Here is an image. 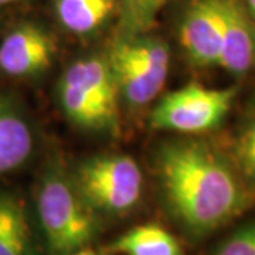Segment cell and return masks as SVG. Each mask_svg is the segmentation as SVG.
<instances>
[{"label": "cell", "mask_w": 255, "mask_h": 255, "mask_svg": "<svg viewBox=\"0 0 255 255\" xmlns=\"http://www.w3.org/2000/svg\"><path fill=\"white\" fill-rule=\"evenodd\" d=\"M155 169L166 206L194 236L226 226L254 201L236 162L199 139L162 143Z\"/></svg>", "instance_id": "6da1fadb"}, {"label": "cell", "mask_w": 255, "mask_h": 255, "mask_svg": "<svg viewBox=\"0 0 255 255\" xmlns=\"http://www.w3.org/2000/svg\"><path fill=\"white\" fill-rule=\"evenodd\" d=\"M37 216L50 255H74L97 234L95 211L77 189L71 170L58 159L43 167L36 189Z\"/></svg>", "instance_id": "7a4b0ae2"}, {"label": "cell", "mask_w": 255, "mask_h": 255, "mask_svg": "<svg viewBox=\"0 0 255 255\" xmlns=\"http://www.w3.org/2000/svg\"><path fill=\"white\" fill-rule=\"evenodd\" d=\"M85 203L95 213L125 214L140 200L143 177L137 162L124 153H102L81 160L71 170Z\"/></svg>", "instance_id": "3957f363"}, {"label": "cell", "mask_w": 255, "mask_h": 255, "mask_svg": "<svg viewBox=\"0 0 255 255\" xmlns=\"http://www.w3.org/2000/svg\"><path fill=\"white\" fill-rule=\"evenodd\" d=\"M107 58L121 100L133 108L152 102L164 87L170 67V51L157 37H121Z\"/></svg>", "instance_id": "277c9868"}, {"label": "cell", "mask_w": 255, "mask_h": 255, "mask_svg": "<svg viewBox=\"0 0 255 255\" xmlns=\"http://www.w3.org/2000/svg\"><path fill=\"white\" fill-rule=\"evenodd\" d=\"M236 94V87L210 88L199 82H189L157 102L150 114V125L179 133L207 132L219 127L227 117Z\"/></svg>", "instance_id": "5b68a950"}, {"label": "cell", "mask_w": 255, "mask_h": 255, "mask_svg": "<svg viewBox=\"0 0 255 255\" xmlns=\"http://www.w3.org/2000/svg\"><path fill=\"white\" fill-rule=\"evenodd\" d=\"M53 36L36 23H21L0 43V73L13 78H34L54 60Z\"/></svg>", "instance_id": "8992f818"}, {"label": "cell", "mask_w": 255, "mask_h": 255, "mask_svg": "<svg viewBox=\"0 0 255 255\" xmlns=\"http://www.w3.org/2000/svg\"><path fill=\"white\" fill-rule=\"evenodd\" d=\"M180 43L193 64L220 65L223 20L219 0H191L182 17Z\"/></svg>", "instance_id": "52a82bcc"}, {"label": "cell", "mask_w": 255, "mask_h": 255, "mask_svg": "<svg viewBox=\"0 0 255 255\" xmlns=\"http://www.w3.org/2000/svg\"><path fill=\"white\" fill-rule=\"evenodd\" d=\"M223 20L220 65L233 75H244L255 64V18L241 0H219Z\"/></svg>", "instance_id": "ba28073f"}, {"label": "cell", "mask_w": 255, "mask_h": 255, "mask_svg": "<svg viewBox=\"0 0 255 255\" xmlns=\"http://www.w3.org/2000/svg\"><path fill=\"white\" fill-rule=\"evenodd\" d=\"M36 135L26 112L14 100L0 95V176L27 162Z\"/></svg>", "instance_id": "9c48e42d"}, {"label": "cell", "mask_w": 255, "mask_h": 255, "mask_svg": "<svg viewBox=\"0 0 255 255\" xmlns=\"http://www.w3.org/2000/svg\"><path fill=\"white\" fill-rule=\"evenodd\" d=\"M57 98L64 115L77 127L97 132H112L118 127L119 112L107 108L87 90L64 77L57 84Z\"/></svg>", "instance_id": "30bf717a"}, {"label": "cell", "mask_w": 255, "mask_h": 255, "mask_svg": "<svg viewBox=\"0 0 255 255\" xmlns=\"http://www.w3.org/2000/svg\"><path fill=\"white\" fill-rule=\"evenodd\" d=\"M0 255H36L27 210L9 191H0Z\"/></svg>", "instance_id": "8fae6325"}, {"label": "cell", "mask_w": 255, "mask_h": 255, "mask_svg": "<svg viewBox=\"0 0 255 255\" xmlns=\"http://www.w3.org/2000/svg\"><path fill=\"white\" fill-rule=\"evenodd\" d=\"M115 4L117 0H54V10L65 30L82 36L100 28Z\"/></svg>", "instance_id": "7c38bea8"}, {"label": "cell", "mask_w": 255, "mask_h": 255, "mask_svg": "<svg viewBox=\"0 0 255 255\" xmlns=\"http://www.w3.org/2000/svg\"><path fill=\"white\" fill-rule=\"evenodd\" d=\"M111 250L124 255H183L176 238L155 224L129 230L111 246Z\"/></svg>", "instance_id": "4fadbf2b"}, {"label": "cell", "mask_w": 255, "mask_h": 255, "mask_svg": "<svg viewBox=\"0 0 255 255\" xmlns=\"http://www.w3.org/2000/svg\"><path fill=\"white\" fill-rule=\"evenodd\" d=\"M121 7V37L146 34L167 0H118Z\"/></svg>", "instance_id": "5bb4252c"}, {"label": "cell", "mask_w": 255, "mask_h": 255, "mask_svg": "<svg viewBox=\"0 0 255 255\" xmlns=\"http://www.w3.org/2000/svg\"><path fill=\"white\" fill-rule=\"evenodd\" d=\"M234 152L238 170L247 182L255 186V119L241 128Z\"/></svg>", "instance_id": "9a60e30c"}, {"label": "cell", "mask_w": 255, "mask_h": 255, "mask_svg": "<svg viewBox=\"0 0 255 255\" xmlns=\"http://www.w3.org/2000/svg\"><path fill=\"white\" fill-rule=\"evenodd\" d=\"M214 255H255V220L236 230L220 244Z\"/></svg>", "instance_id": "2e32d148"}, {"label": "cell", "mask_w": 255, "mask_h": 255, "mask_svg": "<svg viewBox=\"0 0 255 255\" xmlns=\"http://www.w3.org/2000/svg\"><path fill=\"white\" fill-rule=\"evenodd\" d=\"M247 6V9L250 11V14L255 18V0H246V3H244Z\"/></svg>", "instance_id": "e0dca14e"}, {"label": "cell", "mask_w": 255, "mask_h": 255, "mask_svg": "<svg viewBox=\"0 0 255 255\" xmlns=\"http://www.w3.org/2000/svg\"><path fill=\"white\" fill-rule=\"evenodd\" d=\"M74 255H102L100 253H97V251H94V250H90V248H85V250H81V251H78L77 254Z\"/></svg>", "instance_id": "ac0fdd59"}, {"label": "cell", "mask_w": 255, "mask_h": 255, "mask_svg": "<svg viewBox=\"0 0 255 255\" xmlns=\"http://www.w3.org/2000/svg\"><path fill=\"white\" fill-rule=\"evenodd\" d=\"M18 0H0V6H4V4H10V3H14Z\"/></svg>", "instance_id": "d6986e66"}]
</instances>
